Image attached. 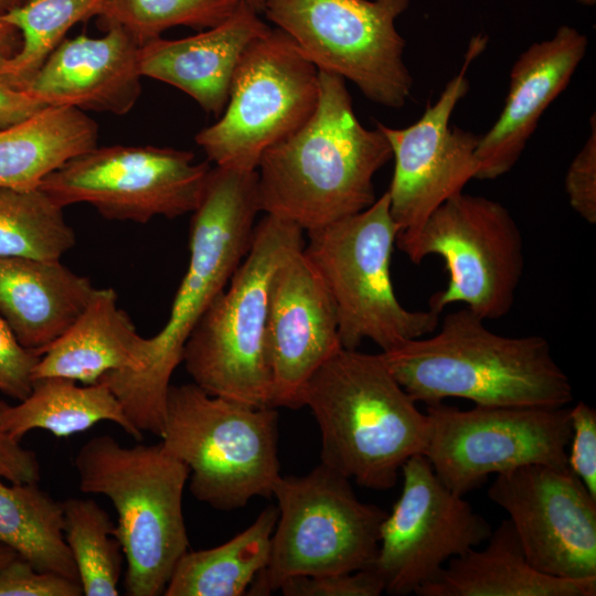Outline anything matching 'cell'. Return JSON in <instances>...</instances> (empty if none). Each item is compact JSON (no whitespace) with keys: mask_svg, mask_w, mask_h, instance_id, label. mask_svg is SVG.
I'll return each mask as SVG.
<instances>
[{"mask_svg":"<svg viewBox=\"0 0 596 596\" xmlns=\"http://www.w3.org/2000/svg\"><path fill=\"white\" fill-rule=\"evenodd\" d=\"M319 94V70L287 33L269 28L243 53L220 119L195 141L215 166L254 171L269 147L309 120Z\"/></svg>","mask_w":596,"mask_h":596,"instance_id":"obj_11","label":"cell"},{"mask_svg":"<svg viewBox=\"0 0 596 596\" xmlns=\"http://www.w3.org/2000/svg\"><path fill=\"white\" fill-rule=\"evenodd\" d=\"M571 407L480 406L464 411L427 405L424 456L440 481L457 494L492 473L526 465L567 469Z\"/></svg>","mask_w":596,"mask_h":596,"instance_id":"obj_13","label":"cell"},{"mask_svg":"<svg viewBox=\"0 0 596 596\" xmlns=\"http://www.w3.org/2000/svg\"><path fill=\"white\" fill-rule=\"evenodd\" d=\"M81 583L63 575L42 572L17 556L0 568V596H81Z\"/></svg>","mask_w":596,"mask_h":596,"instance_id":"obj_34","label":"cell"},{"mask_svg":"<svg viewBox=\"0 0 596 596\" xmlns=\"http://www.w3.org/2000/svg\"><path fill=\"white\" fill-rule=\"evenodd\" d=\"M40 354L23 348L0 317V392L22 401L32 390Z\"/></svg>","mask_w":596,"mask_h":596,"instance_id":"obj_37","label":"cell"},{"mask_svg":"<svg viewBox=\"0 0 596 596\" xmlns=\"http://www.w3.org/2000/svg\"><path fill=\"white\" fill-rule=\"evenodd\" d=\"M108 421L137 441L140 432L126 416L121 404L104 384L77 385L64 377L33 381L30 394L19 404L0 400V432L20 441L32 429H44L57 437L87 430Z\"/></svg>","mask_w":596,"mask_h":596,"instance_id":"obj_25","label":"cell"},{"mask_svg":"<svg viewBox=\"0 0 596 596\" xmlns=\"http://www.w3.org/2000/svg\"><path fill=\"white\" fill-rule=\"evenodd\" d=\"M409 0H265L263 12L320 71L351 81L370 100L401 108L413 78L395 20Z\"/></svg>","mask_w":596,"mask_h":596,"instance_id":"obj_12","label":"cell"},{"mask_svg":"<svg viewBox=\"0 0 596 596\" xmlns=\"http://www.w3.org/2000/svg\"><path fill=\"white\" fill-rule=\"evenodd\" d=\"M285 596H379L385 586L371 566L349 573L294 576L279 587Z\"/></svg>","mask_w":596,"mask_h":596,"instance_id":"obj_33","label":"cell"},{"mask_svg":"<svg viewBox=\"0 0 596 596\" xmlns=\"http://www.w3.org/2000/svg\"><path fill=\"white\" fill-rule=\"evenodd\" d=\"M82 492L113 503L129 596H159L189 549L182 500L185 464L160 444L124 446L109 435L88 439L74 457Z\"/></svg>","mask_w":596,"mask_h":596,"instance_id":"obj_5","label":"cell"},{"mask_svg":"<svg viewBox=\"0 0 596 596\" xmlns=\"http://www.w3.org/2000/svg\"><path fill=\"white\" fill-rule=\"evenodd\" d=\"M403 487L380 531L373 564L385 592L415 594L447 562L486 542L492 530L462 496L446 487L428 459L411 457L402 467Z\"/></svg>","mask_w":596,"mask_h":596,"instance_id":"obj_15","label":"cell"},{"mask_svg":"<svg viewBox=\"0 0 596 596\" xmlns=\"http://www.w3.org/2000/svg\"><path fill=\"white\" fill-rule=\"evenodd\" d=\"M486 43L481 35L471 39L460 72L413 125L398 129L375 121L395 160L387 193L397 234L418 228L436 207L476 179L479 136L451 127L450 117L469 91L467 70Z\"/></svg>","mask_w":596,"mask_h":596,"instance_id":"obj_16","label":"cell"},{"mask_svg":"<svg viewBox=\"0 0 596 596\" xmlns=\"http://www.w3.org/2000/svg\"><path fill=\"white\" fill-rule=\"evenodd\" d=\"M258 14L242 1L225 21L205 31L145 43L138 54L140 75L179 88L204 111L220 116L243 53L269 30Z\"/></svg>","mask_w":596,"mask_h":596,"instance_id":"obj_21","label":"cell"},{"mask_svg":"<svg viewBox=\"0 0 596 596\" xmlns=\"http://www.w3.org/2000/svg\"><path fill=\"white\" fill-rule=\"evenodd\" d=\"M149 360V338L118 307L116 291L96 288L73 324L40 355L32 377L95 384L109 372H142Z\"/></svg>","mask_w":596,"mask_h":596,"instance_id":"obj_23","label":"cell"},{"mask_svg":"<svg viewBox=\"0 0 596 596\" xmlns=\"http://www.w3.org/2000/svg\"><path fill=\"white\" fill-rule=\"evenodd\" d=\"M477 547L447 562L439 575L421 587L418 596H595L596 577H553L534 568L518 535L504 520Z\"/></svg>","mask_w":596,"mask_h":596,"instance_id":"obj_24","label":"cell"},{"mask_svg":"<svg viewBox=\"0 0 596 596\" xmlns=\"http://www.w3.org/2000/svg\"><path fill=\"white\" fill-rule=\"evenodd\" d=\"M258 212L256 170L211 168L201 202L192 212L188 268L166 324L149 338L148 366L138 373L109 372L98 381L140 432L160 437L170 380L182 362L184 344L246 256Z\"/></svg>","mask_w":596,"mask_h":596,"instance_id":"obj_1","label":"cell"},{"mask_svg":"<svg viewBox=\"0 0 596 596\" xmlns=\"http://www.w3.org/2000/svg\"><path fill=\"white\" fill-rule=\"evenodd\" d=\"M273 496L278 518L268 563L246 595H269L294 576L373 566L387 512L360 501L349 478L321 462L305 476H280Z\"/></svg>","mask_w":596,"mask_h":596,"instance_id":"obj_9","label":"cell"},{"mask_svg":"<svg viewBox=\"0 0 596 596\" xmlns=\"http://www.w3.org/2000/svg\"><path fill=\"white\" fill-rule=\"evenodd\" d=\"M97 125L72 107H46L0 130V188L30 190L71 158L97 146Z\"/></svg>","mask_w":596,"mask_h":596,"instance_id":"obj_26","label":"cell"},{"mask_svg":"<svg viewBox=\"0 0 596 596\" xmlns=\"http://www.w3.org/2000/svg\"><path fill=\"white\" fill-rule=\"evenodd\" d=\"M28 0H0V15L23 4Z\"/></svg>","mask_w":596,"mask_h":596,"instance_id":"obj_42","label":"cell"},{"mask_svg":"<svg viewBox=\"0 0 596 596\" xmlns=\"http://www.w3.org/2000/svg\"><path fill=\"white\" fill-rule=\"evenodd\" d=\"M242 1L248 4L252 9H254L258 13H262L264 10L265 0H242Z\"/></svg>","mask_w":596,"mask_h":596,"instance_id":"obj_43","label":"cell"},{"mask_svg":"<svg viewBox=\"0 0 596 596\" xmlns=\"http://www.w3.org/2000/svg\"><path fill=\"white\" fill-rule=\"evenodd\" d=\"M582 4L592 6L595 3V0H579Z\"/></svg>","mask_w":596,"mask_h":596,"instance_id":"obj_44","label":"cell"},{"mask_svg":"<svg viewBox=\"0 0 596 596\" xmlns=\"http://www.w3.org/2000/svg\"><path fill=\"white\" fill-rule=\"evenodd\" d=\"M341 348L331 295L299 249L278 266L270 285L266 324L270 406L302 407L306 384Z\"/></svg>","mask_w":596,"mask_h":596,"instance_id":"obj_18","label":"cell"},{"mask_svg":"<svg viewBox=\"0 0 596 596\" xmlns=\"http://www.w3.org/2000/svg\"><path fill=\"white\" fill-rule=\"evenodd\" d=\"M397 233L387 191L365 210L307 232L304 252L331 295L343 349L371 340L385 352L438 327V313L409 310L394 292L391 257Z\"/></svg>","mask_w":596,"mask_h":596,"instance_id":"obj_8","label":"cell"},{"mask_svg":"<svg viewBox=\"0 0 596 596\" xmlns=\"http://www.w3.org/2000/svg\"><path fill=\"white\" fill-rule=\"evenodd\" d=\"M319 83L312 116L269 147L256 169L259 210L304 232L373 204V178L392 159L381 129L358 120L344 78L319 70Z\"/></svg>","mask_w":596,"mask_h":596,"instance_id":"obj_2","label":"cell"},{"mask_svg":"<svg viewBox=\"0 0 596 596\" xmlns=\"http://www.w3.org/2000/svg\"><path fill=\"white\" fill-rule=\"evenodd\" d=\"M0 542L38 571L79 582L64 538L62 502L39 482L8 486L0 481Z\"/></svg>","mask_w":596,"mask_h":596,"instance_id":"obj_28","label":"cell"},{"mask_svg":"<svg viewBox=\"0 0 596 596\" xmlns=\"http://www.w3.org/2000/svg\"><path fill=\"white\" fill-rule=\"evenodd\" d=\"M242 0H102L97 15L107 26L125 30L139 46L166 30L185 25L198 30L225 21Z\"/></svg>","mask_w":596,"mask_h":596,"instance_id":"obj_32","label":"cell"},{"mask_svg":"<svg viewBox=\"0 0 596 596\" xmlns=\"http://www.w3.org/2000/svg\"><path fill=\"white\" fill-rule=\"evenodd\" d=\"M277 518V507L269 505L248 528L224 544L188 551L177 563L163 595H246L268 563Z\"/></svg>","mask_w":596,"mask_h":596,"instance_id":"obj_27","label":"cell"},{"mask_svg":"<svg viewBox=\"0 0 596 596\" xmlns=\"http://www.w3.org/2000/svg\"><path fill=\"white\" fill-rule=\"evenodd\" d=\"M587 140L572 160L564 180L572 209L587 223H596V117L589 119Z\"/></svg>","mask_w":596,"mask_h":596,"instance_id":"obj_35","label":"cell"},{"mask_svg":"<svg viewBox=\"0 0 596 596\" xmlns=\"http://www.w3.org/2000/svg\"><path fill=\"white\" fill-rule=\"evenodd\" d=\"M62 507L64 538L83 595H119L124 554L107 511L95 500L82 498H68Z\"/></svg>","mask_w":596,"mask_h":596,"instance_id":"obj_30","label":"cell"},{"mask_svg":"<svg viewBox=\"0 0 596 596\" xmlns=\"http://www.w3.org/2000/svg\"><path fill=\"white\" fill-rule=\"evenodd\" d=\"M0 478L10 483L39 482L41 466L36 454L0 432Z\"/></svg>","mask_w":596,"mask_h":596,"instance_id":"obj_38","label":"cell"},{"mask_svg":"<svg viewBox=\"0 0 596 596\" xmlns=\"http://www.w3.org/2000/svg\"><path fill=\"white\" fill-rule=\"evenodd\" d=\"M75 243L63 207L41 189L0 188V257L60 260Z\"/></svg>","mask_w":596,"mask_h":596,"instance_id":"obj_29","label":"cell"},{"mask_svg":"<svg viewBox=\"0 0 596 596\" xmlns=\"http://www.w3.org/2000/svg\"><path fill=\"white\" fill-rule=\"evenodd\" d=\"M102 0H28L2 14L21 35L19 51L0 68V79L24 88L77 22L97 15Z\"/></svg>","mask_w":596,"mask_h":596,"instance_id":"obj_31","label":"cell"},{"mask_svg":"<svg viewBox=\"0 0 596 596\" xmlns=\"http://www.w3.org/2000/svg\"><path fill=\"white\" fill-rule=\"evenodd\" d=\"M64 39L23 89L47 107L127 114L140 92L138 43L121 28Z\"/></svg>","mask_w":596,"mask_h":596,"instance_id":"obj_20","label":"cell"},{"mask_svg":"<svg viewBox=\"0 0 596 596\" xmlns=\"http://www.w3.org/2000/svg\"><path fill=\"white\" fill-rule=\"evenodd\" d=\"M468 308L447 313L437 332L381 352L401 386L426 405L448 397L480 406L564 407L568 376L541 336L491 331Z\"/></svg>","mask_w":596,"mask_h":596,"instance_id":"obj_3","label":"cell"},{"mask_svg":"<svg viewBox=\"0 0 596 596\" xmlns=\"http://www.w3.org/2000/svg\"><path fill=\"white\" fill-rule=\"evenodd\" d=\"M587 36L563 24L550 39L524 50L510 72L504 106L492 127L479 136L476 179L509 172L551 103L567 87L587 51Z\"/></svg>","mask_w":596,"mask_h":596,"instance_id":"obj_19","label":"cell"},{"mask_svg":"<svg viewBox=\"0 0 596 596\" xmlns=\"http://www.w3.org/2000/svg\"><path fill=\"white\" fill-rule=\"evenodd\" d=\"M17 556L19 555L13 549L0 542V568L14 560Z\"/></svg>","mask_w":596,"mask_h":596,"instance_id":"obj_41","label":"cell"},{"mask_svg":"<svg viewBox=\"0 0 596 596\" xmlns=\"http://www.w3.org/2000/svg\"><path fill=\"white\" fill-rule=\"evenodd\" d=\"M321 433V462L359 486L387 490L403 465L426 449L429 422L381 352L341 348L306 384Z\"/></svg>","mask_w":596,"mask_h":596,"instance_id":"obj_4","label":"cell"},{"mask_svg":"<svg viewBox=\"0 0 596 596\" xmlns=\"http://www.w3.org/2000/svg\"><path fill=\"white\" fill-rule=\"evenodd\" d=\"M567 465L596 499V412L584 402L571 407Z\"/></svg>","mask_w":596,"mask_h":596,"instance_id":"obj_36","label":"cell"},{"mask_svg":"<svg viewBox=\"0 0 596 596\" xmlns=\"http://www.w3.org/2000/svg\"><path fill=\"white\" fill-rule=\"evenodd\" d=\"M20 46L19 30L0 15V68L15 55Z\"/></svg>","mask_w":596,"mask_h":596,"instance_id":"obj_40","label":"cell"},{"mask_svg":"<svg viewBox=\"0 0 596 596\" xmlns=\"http://www.w3.org/2000/svg\"><path fill=\"white\" fill-rule=\"evenodd\" d=\"M46 107L25 89L0 79V130L26 120Z\"/></svg>","mask_w":596,"mask_h":596,"instance_id":"obj_39","label":"cell"},{"mask_svg":"<svg viewBox=\"0 0 596 596\" xmlns=\"http://www.w3.org/2000/svg\"><path fill=\"white\" fill-rule=\"evenodd\" d=\"M395 245L414 264L429 255L445 262L448 283L429 299L434 312L460 302L492 320L511 310L524 268L523 240L500 202L459 192L418 228L397 234Z\"/></svg>","mask_w":596,"mask_h":596,"instance_id":"obj_10","label":"cell"},{"mask_svg":"<svg viewBox=\"0 0 596 596\" xmlns=\"http://www.w3.org/2000/svg\"><path fill=\"white\" fill-rule=\"evenodd\" d=\"M95 290L60 260L0 257V317L23 348L40 355L73 324Z\"/></svg>","mask_w":596,"mask_h":596,"instance_id":"obj_22","label":"cell"},{"mask_svg":"<svg viewBox=\"0 0 596 596\" xmlns=\"http://www.w3.org/2000/svg\"><path fill=\"white\" fill-rule=\"evenodd\" d=\"M488 497L508 513L534 568L596 577V499L570 468L526 465L498 473Z\"/></svg>","mask_w":596,"mask_h":596,"instance_id":"obj_17","label":"cell"},{"mask_svg":"<svg viewBox=\"0 0 596 596\" xmlns=\"http://www.w3.org/2000/svg\"><path fill=\"white\" fill-rule=\"evenodd\" d=\"M304 247V230L289 221L265 214L255 224L246 256L183 348L187 372L207 394L270 406L266 349L270 285L278 266Z\"/></svg>","mask_w":596,"mask_h":596,"instance_id":"obj_6","label":"cell"},{"mask_svg":"<svg viewBox=\"0 0 596 596\" xmlns=\"http://www.w3.org/2000/svg\"><path fill=\"white\" fill-rule=\"evenodd\" d=\"M210 170L207 162H194L191 151L96 146L52 171L39 189L61 207L87 203L107 220L147 223L194 212Z\"/></svg>","mask_w":596,"mask_h":596,"instance_id":"obj_14","label":"cell"},{"mask_svg":"<svg viewBox=\"0 0 596 596\" xmlns=\"http://www.w3.org/2000/svg\"><path fill=\"white\" fill-rule=\"evenodd\" d=\"M160 438L189 468L196 500L231 511L273 496L280 477L275 407L210 395L194 383L170 384Z\"/></svg>","mask_w":596,"mask_h":596,"instance_id":"obj_7","label":"cell"}]
</instances>
